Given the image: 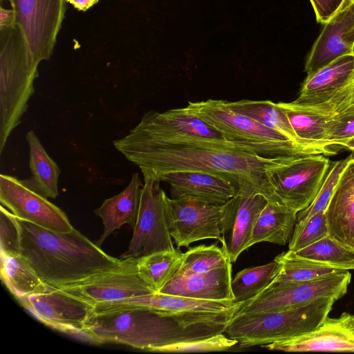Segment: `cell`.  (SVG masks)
Here are the masks:
<instances>
[{"label":"cell","instance_id":"obj_38","mask_svg":"<svg viewBox=\"0 0 354 354\" xmlns=\"http://www.w3.org/2000/svg\"><path fill=\"white\" fill-rule=\"evenodd\" d=\"M239 342L228 337L224 333L203 338L185 341L162 347L158 353H198L224 351Z\"/></svg>","mask_w":354,"mask_h":354},{"label":"cell","instance_id":"obj_26","mask_svg":"<svg viewBox=\"0 0 354 354\" xmlns=\"http://www.w3.org/2000/svg\"><path fill=\"white\" fill-rule=\"evenodd\" d=\"M26 138L29 146L31 171V177L26 181L41 196L55 198L58 196V178L61 171L33 131H28Z\"/></svg>","mask_w":354,"mask_h":354},{"label":"cell","instance_id":"obj_23","mask_svg":"<svg viewBox=\"0 0 354 354\" xmlns=\"http://www.w3.org/2000/svg\"><path fill=\"white\" fill-rule=\"evenodd\" d=\"M143 184L138 173L132 175L127 187L120 194L104 201L94 210L102 221L103 231L96 244L101 246L105 239L123 225L134 227L139 209Z\"/></svg>","mask_w":354,"mask_h":354},{"label":"cell","instance_id":"obj_1","mask_svg":"<svg viewBox=\"0 0 354 354\" xmlns=\"http://www.w3.org/2000/svg\"><path fill=\"white\" fill-rule=\"evenodd\" d=\"M113 145L142 175L159 180L164 174L180 171H205L228 178L238 195H261L279 202L273 177L295 158H270L224 138L194 136L161 127L144 116L129 133Z\"/></svg>","mask_w":354,"mask_h":354},{"label":"cell","instance_id":"obj_47","mask_svg":"<svg viewBox=\"0 0 354 354\" xmlns=\"http://www.w3.org/2000/svg\"><path fill=\"white\" fill-rule=\"evenodd\" d=\"M351 1H354V0H351Z\"/></svg>","mask_w":354,"mask_h":354},{"label":"cell","instance_id":"obj_16","mask_svg":"<svg viewBox=\"0 0 354 354\" xmlns=\"http://www.w3.org/2000/svg\"><path fill=\"white\" fill-rule=\"evenodd\" d=\"M349 54H354V1L345 0L315 41L306 59L305 72L310 74Z\"/></svg>","mask_w":354,"mask_h":354},{"label":"cell","instance_id":"obj_2","mask_svg":"<svg viewBox=\"0 0 354 354\" xmlns=\"http://www.w3.org/2000/svg\"><path fill=\"white\" fill-rule=\"evenodd\" d=\"M236 310L214 314H169L145 308L91 313L83 339L117 343L149 352L163 346L222 333Z\"/></svg>","mask_w":354,"mask_h":354},{"label":"cell","instance_id":"obj_34","mask_svg":"<svg viewBox=\"0 0 354 354\" xmlns=\"http://www.w3.org/2000/svg\"><path fill=\"white\" fill-rule=\"evenodd\" d=\"M296 252L301 257L343 270H354V251L344 247L329 234Z\"/></svg>","mask_w":354,"mask_h":354},{"label":"cell","instance_id":"obj_32","mask_svg":"<svg viewBox=\"0 0 354 354\" xmlns=\"http://www.w3.org/2000/svg\"><path fill=\"white\" fill-rule=\"evenodd\" d=\"M183 254L179 248L153 252L138 258V269L158 292L173 276Z\"/></svg>","mask_w":354,"mask_h":354},{"label":"cell","instance_id":"obj_45","mask_svg":"<svg viewBox=\"0 0 354 354\" xmlns=\"http://www.w3.org/2000/svg\"><path fill=\"white\" fill-rule=\"evenodd\" d=\"M351 153L348 155L351 160H354V150L350 151Z\"/></svg>","mask_w":354,"mask_h":354},{"label":"cell","instance_id":"obj_20","mask_svg":"<svg viewBox=\"0 0 354 354\" xmlns=\"http://www.w3.org/2000/svg\"><path fill=\"white\" fill-rule=\"evenodd\" d=\"M325 215L329 236L354 251V160L342 171Z\"/></svg>","mask_w":354,"mask_h":354},{"label":"cell","instance_id":"obj_31","mask_svg":"<svg viewBox=\"0 0 354 354\" xmlns=\"http://www.w3.org/2000/svg\"><path fill=\"white\" fill-rule=\"evenodd\" d=\"M230 261L228 251L222 245L219 246L216 243L199 245L189 248L183 253L178 267L172 277L207 272L223 267Z\"/></svg>","mask_w":354,"mask_h":354},{"label":"cell","instance_id":"obj_43","mask_svg":"<svg viewBox=\"0 0 354 354\" xmlns=\"http://www.w3.org/2000/svg\"><path fill=\"white\" fill-rule=\"evenodd\" d=\"M100 0H65L78 11L85 12L94 6Z\"/></svg>","mask_w":354,"mask_h":354},{"label":"cell","instance_id":"obj_14","mask_svg":"<svg viewBox=\"0 0 354 354\" xmlns=\"http://www.w3.org/2000/svg\"><path fill=\"white\" fill-rule=\"evenodd\" d=\"M44 324L83 339L84 323L93 306L52 288L46 292L17 299Z\"/></svg>","mask_w":354,"mask_h":354},{"label":"cell","instance_id":"obj_3","mask_svg":"<svg viewBox=\"0 0 354 354\" xmlns=\"http://www.w3.org/2000/svg\"><path fill=\"white\" fill-rule=\"evenodd\" d=\"M19 254L46 285L59 288L120 264V259L73 228L59 232L17 218Z\"/></svg>","mask_w":354,"mask_h":354},{"label":"cell","instance_id":"obj_21","mask_svg":"<svg viewBox=\"0 0 354 354\" xmlns=\"http://www.w3.org/2000/svg\"><path fill=\"white\" fill-rule=\"evenodd\" d=\"M267 203L268 200L261 195L236 194L231 199L225 238L232 263L251 247L254 226Z\"/></svg>","mask_w":354,"mask_h":354},{"label":"cell","instance_id":"obj_27","mask_svg":"<svg viewBox=\"0 0 354 354\" xmlns=\"http://www.w3.org/2000/svg\"><path fill=\"white\" fill-rule=\"evenodd\" d=\"M228 105L234 111L242 113L264 127L282 135L295 145L322 154L316 149L308 148L303 145L298 138L288 119L277 103L271 100H241L228 102Z\"/></svg>","mask_w":354,"mask_h":354},{"label":"cell","instance_id":"obj_29","mask_svg":"<svg viewBox=\"0 0 354 354\" xmlns=\"http://www.w3.org/2000/svg\"><path fill=\"white\" fill-rule=\"evenodd\" d=\"M274 261L277 266L271 282L309 281L346 270L301 257L290 250L278 254Z\"/></svg>","mask_w":354,"mask_h":354},{"label":"cell","instance_id":"obj_22","mask_svg":"<svg viewBox=\"0 0 354 354\" xmlns=\"http://www.w3.org/2000/svg\"><path fill=\"white\" fill-rule=\"evenodd\" d=\"M354 71V54L338 57L323 68L307 75L292 103L302 106L325 102L339 89Z\"/></svg>","mask_w":354,"mask_h":354},{"label":"cell","instance_id":"obj_37","mask_svg":"<svg viewBox=\"0 0 354 354\" xmlns=\"http://www.w3.org/2000/svg\"><path fill=\"white\" fill-rule=\"evenodd\" d=\"M328 235L325 212L317 214L305 221L297 222L288 250L297 252Z\"/></svg>","mask_w":354,"mask_h":354},{"label":"cell","instance_id":"obj_8","mask_svg":"<svg viewBox=\"0 0 354 354\" xmlns=\"http://www.w3.org/2000/svg\"><path fill=\"white\" fill-rule=\"evenodd\" d=\"M231 199L223 205H213L191 198H169L166 194L168 228L177 248H188L201 240L216 239L227 249L225 235Z\"/></svg>","mask_w":354,"mask_h":354},{"label":"cell","instance_id":"obj_7","mask_svg":"<svg viewBox=\"0 0 354 354\" xmlns=\"http://www.w3.org/2000/svg\"><path fill=\"white\" fill-rule=\"evenodd\" d=\"M351 279L349 270L303 281L270 282L260 293L239 304L235 315L285 310L316 299L346 295Z\"/></svg>","mask_w":354,"mask_h":354},{"label":"cell","instance_id":"obj_4","mask_svg":"<svg viewBox=\"0 0 354 354\" xmlns=\"http://www.w3.org/2000/svg\"><path fill=\"white\" fill-rule=\"evenodd\" d=\"M39 64L17 24L0 30V153L34 94Z\"/></svg>","mask_w":354,"mask_h":354},{"label":"cell","instance_id":"obj_17","mask_svg":"<svg viewBox=\"0 0 354 354\" xmlns=\"http://www.w3.org/2000/svg\"><path fill=\"white\" fill-rule=\"evenodd\" d=\"M234 301H210L153 292L122 300L97 304L91 313H100L128 308H145L169 314H214L236 310Z\"/></svg>","mask_w":354,"mask_h":354},{"label":"cell","instance_id":"obj_44","mask_svg":"<svg viewBox=\"0 0 354 354\" xmlns=\"http://www.w3.org/2000/svg\"><path fill=\"white\" fill-rule=\"evenodd\" d=\"M344 149L349 151L354 149V137L345 145Z\"/></svg>","mask_w":354,"mask_h":354},{"label":"cell","instance_id":"obj_46","mask_svg":"<svg viewBox=\"0 0 354 354\" xmlns=\"http://www.w3.org/2000/svg\"><path fill=\"white\" fill-rule=\"evenodd\" d=\"M1 1H2V0H1ZM6 1H9V2H10V0H6Z\"/></svg>","mask_w":354,"mask_h":354},{"label":"cell","instance_id":"obj_24","mask_svg":"<svg viewBox=\"0 0 354 354\" xmlns=\"http://www.w3.org/2000/svg\"><path fill=\"white\" fill-rule=\"evenodd\" d=\"M303 145L324 156L336 154L329 147V122L322 115L302 110L290 102H277Z\"/></svg>","mask_w":354,"mask_h":354},{"label":"cell","instance_id":"obj_28","mask_svg":"<svg viewBox=\"0 0 354 354\" xmlns=\"http://www.w3.org/2000/svg\"><path fill=\"white\" fill-rule=\"evenodd\" d=\"M1 279L17 299L50 290L20 254L1 255Z\"/></svg>","mask_w":354,"mask_h":354},{"label":"cell","instance_id":"obj_19","mask_svg":"<svg viewBox=\"0 0 354 354\" xmlns=\"http://www.w3.org/2000/svg\"><path fill=\"white\" fill-rule=\"evenodd\" d=\"M232 262L207 272L174 276L158 292L210 301H234L232 291Z\"/></svg>","mask_w":354,"mask_h":354},{"label":"cell","instance_id":"obj_18","mask_svg":"<svg viewBox=\"0 0 354 354\" xmlns=\"http://www.w3.org/2000/svg\"><path fill=\"white\" fill-rule=\"evenodd\" d=\"M159 180L169 184L173 198L223 205L238 194L236 186L228 178L209 172L175 171L162 175Z\"/></svg>","mask_w":354,"mask_h":354},{"label":"cell","instance_id":"obj_35","mask_svg":"<svg viewBox=\"0 0 354 354\" xmlns=\"http://www.w3.org/2000/svg\"><path fill=\"white\" fill-rule=\"evenodd\" d=\"M290 102L302 110L322 115L328 120L354 114V71L346 82L322 103L302 106Z\"/></svg>","mask_w":354,"mask_h":354},{"label":"cell","instance_id":"obj_5","mask_svg":"<svg viewBox=\"0 0 354 354\" xmlns=\"http://www.w3.org/2000/svg\"><path fill=\"white\" fill-rule=\"evenodd\" d=\"M335 298H322L285 310L234 315L223 332L240 347L261 346L295 337L316 328L328 317Z\"/></svg>","mask_w":354,"mask_h":354},{"label":"cell","instance_id":"obj_13","mask_svg":"<svg viewBox=\"0 0 354 354\" xmlns=\"http://www.w3.org/2000/svg\"><path fill=\"white\" fill-rule=\"evenodd\" d=\"M0 202L17 218L46 229L68 232L74 228L66 214L31 189L26 180L1 174Z\"/></svg>","mask_w":354,"mask_h":354},{"label":"cell","instance_id":"obj_33","mask_svg":"<svg viewBox=\"0 0 354 354\" xmlns=\"http://www.w3.org/2000/svg\"><path fill=\"white\" fill-rule=\"evenodd\" d=\"M277 266V262L273 260L237 272L231 282L234 301L240 304L260 293L271 282Z\"/></svg>","mask_w":354,"mask_h":354},{"label":"cell","instance_id":"obj_11","mask_svg":"<svg viewBox=\"0 0 354 354\" xmlns=\"http://www.w3.org/2000/svg\"><path fill=\"white\" fill-rule=\"evenodd\" d=\"M65 0H10L16 24L40 63L53 52L65 14Z\"/></svg>","mask_w":354,"mask_h":354},{"label":"cell","instance_id":"obj_15","mask_svg":"<svg viewBox=\"0 0 354 354\" xmlns=\"http://www.w3.org/2000/svg\"><path fill=\"white\" fill-rule=\"evenodd\" d=\"M261 346L285 352H354V314L344 312L338 317H327L310 332Z\"/></svg>","mask_w":354,"mask_h":354},{"label":"cell","instance_id":"obj_39","mask_svg":"<svg viewBox=\"0 0 354 354\" xmlns=\"http://www.w3.org/2000/svg\"><path fill=\"white\" fill-rule=\"evenodd\" d=\"M1 255L19 254L20 234L17 219L8 209L0 207Z\"/></svg>","mask_w":354,"mask_h":354},{"label":"cell","instance_id":"obj_10","mask_svg":"<svg viewBox=\"0 0 354 354\" xmlns=\"http://www.w3.org/2000/svg\"><path fill=\"white\" fill-rule=\"evenodd\" d=\"M138 214L128 248L120 259L139 258L163 250L175 249L169 233L165 210L166 193L160 181L143 175Z\"/></svg>","mask_w":354,"mask_h":354},{"label":"cell","instance_id":"obj_6","mask_svg":"<svg viewBox=\"0 0 354 354\" xmlns=\"http://www.w3.org/2000/svg\"><path fill=\"white\" fill-rule=\"evenodd\" d=\"M185 109L203 120L230 142L270 158L318 154L300 147L282 135L234 111L227 101L208 99L188 102Z\"/></svg>","mask_w":354,"mask_h":354},{"label":"cell","instance_id":"obj_9","mask_svg":"<svg viewBox=\"0 0 354 354\" xmlns=\"http://www.w3.org/2000/svg\"><path fill=\"white\" fill-rule=\"evenodd\" d=\"M120 259L115 267L56 289L91 306L157 292L140 272L138 258Z\"/></svg>","mask_w":354,"mask_h":354},{"label":"cell","instance_id":"obj_40","mask_svg":"<svg viewBox=\"0 0 354 354\" xmlns=\"http://www.w3.org/2000/svg\"><path fill=\"white\" fill-rule=\"evenodd\" d=\"M329 122L330 148L337 153L354 137V114L328 120Z\"/></svg>","mask_w":354,"mask_h":354},{"label":"cell","instance_id":"obj_36","mask_svg":"<svg viewBox=\"0 0 354 354\" xmlns=\"http://www.w3.org/2000/svg\"><path fill=\"white\" fill-rule=\"evenodd\" d=\"M350 160L349 156L344 159L330 162L324 182L313 202L297 214V222L305 221L313 216L325 212L341 174Z\"/></svg>","mask_w":354,"mask_h":354},{"label":"cell","instance_id":"obj_25","mask_svg":"<svg viewBox=\"0 0 354 354\" xmlns=\"http://www.w3.org/2000/svg\"><path fill=\"white\" fill-rule=\"evenodd\" d=\"M297 214L279 202L268 201L254 226L250 245L261 242L286 245L293 232Z\"/></svg>","mask_w":354,"mask_h":354},{"label":"cell","instance_id":"obj_41","mask_svg":"<svg viewBox=\"0 0 354 354\" xmlns=\"http://www.w3.org/2000/svg\"><path fill=\"white\" fill-rule=\"evenodd\" d=\"M317 22L325 24L339 10L345 0H310Z\"/></svg>","mask_w":354,"mask_h":354},{"label":"cell","instance_id":"obj_12","mask_svg":"<svg viewBox=\"0 0 354 354\" xmlns=\"http://www.w3.org/2000/svg\"><path fill=\"white\" fill-rule=\"evenodd\" d=\"M323 154L295 158L274 175V189L280 203L299 212L315 199L330 167Z\"/></svg>","mask_w":354,"mask_h":354},{"label":"cell","instance_id":"obj_30","mask_svg":"<svg viewBox=\"0 0 354 354\" xmlns=\"http://www.w3.org/2000/svg\"><path fill=\"white\" fill-rule=\"evenodd\" d=\"M143 116L161 127L177 133L212 138H223L203 120L187 111L185 107L164 112L149 111Z\"/></svg>","mask_w":354,"mask_h":354},{"label":"cell","instance_id":"obj_42","mask_svg":"<svg viewBox=\"0 0 354 354\" xmlns=\"http://www.w3.org/2000/svg\"><path fill=\"white\" fill-rule=\"evenodd\" d=\"M16 16L15 10L6 9L1 6L0 8V30L8 28L16 25Z\"/></svg>","mask_w":354,"mask_h":354}]
</instances>
